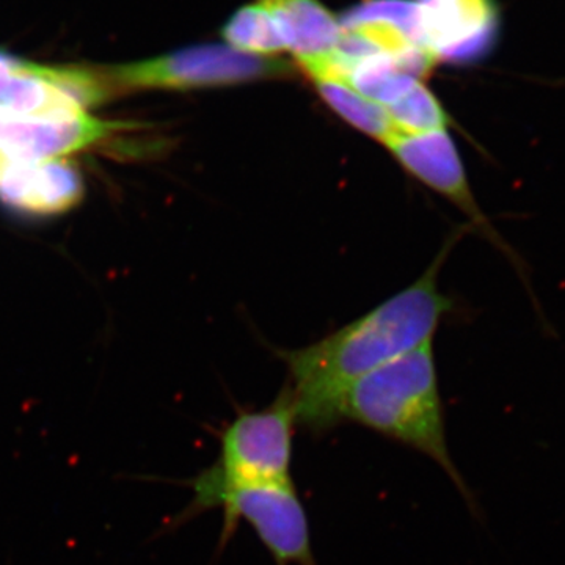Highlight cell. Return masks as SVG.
<instances>
[{
  "label": "cell",
  "mask_w": 565,
  "mask_h": 565,
  "mask_svg": "<svg viewBox=\"0 0 565 565\" xmlns=\"http://www.w3.org/2000/svg\"><path fill=\"white\" fill-rule=\"evenodd\" d=\"M107 90H193L247 82L280 79L294 74L291 63L256 57L228 44H196L150 61L98 70Z\"/></svg>",
  "instance_id": "obj_4"
},
{
  "label": "cell",
  "mask_w": 565,
  "mask_h": 565,
  "mask_svg": "<svg viewBox=\"0 0 565 565\" xmlns=\"http://www.w3.org/2000/svg\"><path fill=\"white\" fill-rule=\"evenodd\" d=\"M343 419L362 424L429 457L473 505L470 489L446 444L433 341L353 382L338 405V423Z\"/></svg>",
  "instance_id": "obj_2"
},
{
  "label": "cell",
  "mask_w": 565,
  "mask_h": 565,
  "mask_svg": "<svg viewBox=\"0 0 565 565\" xmlns=\"http://www.w3.org/2000/svg\"><path fill=\"white\" fill-rule=\"evenodd\" d=\"M280 29L297 63L332 57L343 29L319 0H259Z\"/></svg>",
  "instance_id": "obj_11"
},
{
  "label": "cell",
  "mask_w": 565,
  "mask_h": 565,
  "mask_svg": "<svg viewBox=\"0 0 565 565\" xmlns=\"http://www.w3.org/2000/svg\"><path fill=\"white\" fill-rule=\"evenodd\" d=\"M222 36L234 51L256 57H275L288 50L274 18L259 3L237 10L223 25Z\"/></svg>",
  "instance_id": "obj_13"
},
{
  "label": "cell",
  "mask_w": 565,
  "mask_h": 565,
  "mask_svg": "<svg viewBox=\"0 0 565 565\" xmlns=\"http://www.w3.org/2000/svg\"><path fill=\"white\" fill-rule=\"evenodd\" d=\"M438 264L404 291L318 343L282 353L297 422L311 430L338 424L345 390L404 353L433 341L451 302L438 291Z\"/></svg>",
  "instance_id": "obj_1"
},
{
  "label": "cell",
  "mask_w": 565,
  "mask_h": 565,
  "mask_svg": "<svg viewBox=\"0 0 565 565\" xmlns=\"http://www.w3.org/2000/svg\"><path fill=\"white\" fill-rule=\"evenodd\" d=\"M297 412L289 388L273 405L234 418L223 430L217 462L192 482L226 487L291 482Z\"/></svg>",
  "instance_id": "obj_5"
},
{
  "label": "cell",
  "mask_w": 565,
  "mask_h": 565,
  "mask_svg": "<svg viewBox=\"0 0 565 565\" xmlns=\"http://www.w3.org/2000/svg\"><path fill=\"white\" fill-rule=\"evenodd\" d=\"M84 196L79 172L62 159L0 158V203L32 215L73 210Z\"/></svg>",
  "instance_id": "obj_10"
},
{
  "label": "cell",
  "mask_w": 565,
  "mask_h": 565,
  "mask_svg": "<svg viewBox=\"0 0 565 565\" xmlns=\"http://www.w3.org/2000/svg\"><path fill=\"white\" fill-rule=\"evenodd\" d=\"M422 13L423 44L435 61L471 63L492 50L500 31L493 0H414Z\"/></svg>",
  "instance_id": "obj_7"
},
{
  "label": "cell",
  "mask_w": 565,
  "mask_h": 565,
  "mask_svg": "<svg viewBox=\"0 0 565 565\" xmlns=\"http://www.w3.org/2000/svg\"><path fill=\"white\" fill-rule=\"evenodd\" d=\"M109 98L98 70L44 66L0 51V109L32 117L84 114Z\"/></svg>",
  "instance_id": "obj_6"
},
{
  "label": "cell",
  "mask_w": 565,
  "mask_h": 565,
  "mask_svg": "<svg viewBox=\"0 0 565 565\" xmlns=\"http://www.w3.org/2000/svg\"><path fill=\"white\" fill-rule=\"evenodd\" d=\"M191 504L174 516L172 527L212 508H221L225 515L222 545L243 520L253 527L277 565H316L307 512L292 481L226 487L191 482Z\"/></svg>",
  "instance_id": "obj_3"
},
{
  "label": "cell",
  "mask_w": 565,
  "mask_h": 565,
  "mask_svg": "<svg viewBox=\"0 0 565 565\" xmlns=\"http://www.w3.org/2000/svg\"><path fill=\"white\" fill-rule=\"evenodd\" d=\"M385 147L408 173L441 193L482 228L489 230L448 129L415 136L397 132L386 141Z\"/></svg>",
  "instance_id": "obj_9"
},
{
  "label": "cell",
  "mask_w": 565,
  "mask_h": 565,
  "mask_svg": "<svg viewBox=\"0 0 565 565\" xmlns=\"http://www.w3.org/2000/svg\"><path fill=\"white\" fill-rule=\"evenodd\" d=\"M385 109L396 131L408 136L444 131L451 122L448 111L422 81L415 82L414 87Z\"/></svg>",
  "instance_id": "obj_14"
},
{
  "label": "cell",
  "mask_w": 565,
  "mask_h": 565,
  "mask_svg": "<svg viewBox=\"0 0 565 565\" xmlns=\"http://www.w3.org/2000/svg\"><path fill=\"white\" fill-rule=\"evenodd\" d=\"M327 106L340 115L352 128L366 134L371 139L386 143L394 134L392 118L384 106L366 98L349 82L334 57L299 63Z\"/></svg>",
  "instance_id": "obj_12"
},
{
  "label": "cell",
  "mask_w": 565,
  "mask_h": 565,
  "mask_svg": "<svg viewBox=\"0 0 565 565\" xmlns=\"http://www.w3.org/2000/svg\"><path fill=\"white\" fill-rule=\"evenodd\" d=\"M115 125L87 111L73 117L44 118L0 109V158L61 159L98 143Z\"/></svg>",
  "instance_id": "obj_8"
}]
</instances>
